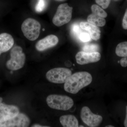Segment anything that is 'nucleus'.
<instances>
[{
  "label": "nucleus",
  "mask_w": 127,
  "mask_h": 127,
  "mask_svg": "<svg viewBox=\"0 0 127 127\" xmlns=\"http://www.w3.org/2000/svg\"><path fill=\"white\" fill-rule=\"evenodd\" d=\"M93 78L87 72H79L71 75L64 85V90L69 93L76 94L83 88L89 85Z\"/></svg>",
  "instance_id": "nucleus-1"
},
{
  "label": "nucleus",
  "mask_w": 127,
  "mask_h": 127,
  "mask_svg": "<svg viewBox=\"0 0 127 127\" xmlns=\"http://www.w3.org/2000/svg\"><path fill=\"white\" fill-rule=\"evenodd\" d=\"M48 106L57 110L67 111L73 106L74 102L71 98L66 95H51L46 98Z\"/></svg>",
  "instance_id": "nucleus-2"
},
{
  "label": "nucleus",
  "mask_w": 127,
  "mask_h": 127,
  "mask_svg": "<svg viewBox=\"0 0 127 127\" xmlns=\"http://www.w3.org/2000/svg\"><path fill=\"white\" fill-rule=\"evenodd\" d=\"M10 56V58L6 63L8 69L16 71L23 67L26 62V56L21 47L16 46L12 48L11 50Z\"/></svg>",
  "instance_id": "nucleus-3"
},
{
  "label": "nucleus",
  "mask_w": 127,
  "mask_h": 127,
  "mask_svg": "<svg viewBox=\"0 0 127 127\" xmlns=\"http://www.w3.org/2000/svg\"><path fill=\"white\" fill-rule=\"evenodd\" d=\"M41 28L39 22L32 18H27L22 24L21 30L24 36L30 41H35L38 38Z\"/></svg>",
  "instance_id": "nucleus-4"
},
{
  "label": "nucleus",
  "mask_w": 127,
  "mask_h": 127,
  "mask_svg": "<svg viewBox=\"0 0 127 127\" xmlns=\"http://www.w3.org/2000/svg\"><path fill=\"white\" fill-rule=\"evenodd\" d=\"M72 10L73 7L69 6L67 3L59 5L53 18V23L57 27L62 26L68 23L71 19Z\"/></svg>",
  "instance_id": "nucleus-5"
},
{
  "label": "nucleus",
  "mask_w": 127,
  "mask_h": 127,
  "mask_svg": "<svg viewBox=\"0 0 127 127\" xmlns=\"http://www.w3.org/2000/svg\"><path fill=\"white\" fill-rule=\"evenodd\" d=\"M72 75L70 69L63 67L53 68L47 72L46 77L52 83L62 84L65 83Z\"/></svg>",
  "instance_id": "nucleus-6"
},
{
  "label": "nucleus",
  "mask_w": 127,
  "mask_h": 127,
  "mask_svg": "<svg viewBox=\"0 0 127 127\" xmlns=\"http://www.w3.org/2000/svg\"><path fill=\"white\" fill-rule=\"evenodd\" d=\"M82 120L89 127H97L102 122V117L100 115L93 113L91 109L87 106L83 107L81 112Z\"/></svg>",
  "instance_id": "nucleus-7"
},
{
  "label": "nucleus",
  "mask_w": 127,
  "mask_h": 127,
  "mask_svg": "<svg viewBox=\"0 0 127 127\" xmlns=\"http://www.w3.org/2000/svg\"><path fill=\"white\" fill-rule=\"evenodd\" d=\"M30 119L23 113H18L10 119L0 123V127H26L30 125Z\"/></svg>",
  "instance_id": "nucleus-8"
},
{
  "label": "nucleus",
  "mask_w": 127,
  "mask_h": 127,
  "mask_svg": "<svg viewBox=\"0 0 127 127\" xmlns=\"http://www.w3.org/2000/svg\"><path fill=\"white\" fill-rule=\"evenodd\" d=\"M2 98L0 97V123L10 119L19 113L17 107L5 104L2 102Z\"/></svg>",
  "instance_id": "nucleus-9"
},
{
  "label": "nucleus",
  "mask_w": 127,
  "mask_h": 127,
  "mask_svg": "<svg viewBox=\"0 0 127 127\" xmlns=\"http://www.w3.org/2000/svg\"><path fill=\"white\" fill-rule=\"evenodd\" d=\"M76 61L79 65H83L99 61L101 55L99 52H87L81 51L77 53L76 55Z\"/></svg>",
  "instance_id": "nucleus-10"
},
{
  "label": "nucleus",
  "mask_w": 127,
  "mask_h": 127,
  "mask_svg": "<svg viewBox=\"0 0 127 127\" xmlns=\"http://www.w3.org/2000/svg\"><path fill=\"white\" fill-rule=\"evenodd\" d=\"M59 42L58 37L54 35H50L37 42L36 49L39 51H43L56 45Z\"/></svg>",
  "instance_id": "nucleus-11"
},
{
  "label": "nucleus",
  "mask_w": 127,
  "mask_h": 127,
  "mask_svg": "<svg viewBox=\"0 0 127 127\" xmlns=\"http://www.w3.org/2000/svg\"><path fill=\"white\" fill-rule=\"evenodd\" d=\"M14 43V39L11 35L5 32L0 34V56L10 50Z\"/></svg>",
  "instance_id": "nucleus-12"
},
{
  "label": "nucleus",
  "mask_w": 127,
  "mask_h": 127,
  "mask_svg": "<svg viewBox=\"0 0 127 127\" xmlns=\"http://www.w3.org/2000/svg\"><path fill=\"white\" fill-rule=\"evenodd\" d=\"M80 26L82 29L88 32L92 39L95 40L100 39L101 31L97 26L88 22H81Z\"/></svg>",
  "instance_id": "nucleus-13"
},
{
  "label": "nucleus",
  "mask_w": 127,
  "mask_h": 127,
  "mask_svg": "<svg viewBox=\"0 0 127 127\" xmlns=\"http://www.w3.org/2000/svg\"><path fill=\"white\" fill-rule=\"evenodd\" d=\"M59 120L62 125L64 127H79L77 119L73 115H64L61 117Z\"/></svg>",
  "instance_id": "nucleus-14"
},
{
  "label": "nucleus",
  "mask_w": 127,
  "mask_h": 127,
  "mask_svg": "<svg viewBox=\"0 0 127 127\" xmlns=\"http://www.w3.org/2000/svg\"><path fill=\"white\" fill-rule=\"evenodd\" d=\"M88 22L97 27H103L106 23V20L104 18L92 14L88 17Z\"/></svg>",
  "instance_id": "nucleus-15"
},
{
  "label": "nucleus",
  "mask_w": 127,
  "mask_h": 127,
  "mask_svg": "<svg viewBox=\"0 0 127 127\" xmlns=\"http://www.w3.org/2000/svg\"><path fill=\"white\" fill-rule=\"evenodd\" d=\"M116 55L120 57H127V41L119 43L116 50Z\"/></svg>",
  "instance_id": "nucleus-16"
},
{
  "label": "nucleus",
  "mask_w": 127,
  "mask_h": 127,
  "mask_svg": "<svg viewBox=\"0 0 127 127\" xmlns=\"http://www.w3.org/2000/svg\"><path fill=\"white\" fill-rule=\"evenodd\" d=\"M91 9H92L93 14L99 16L103 18H106L107 16L106 12L104 11L102 8H101L97 5L95 4L92 5L91 7Z\"/></svg>",
  "instance_id": "nucleus-17"
},
{
  "label": "nucleus",
  "mask_w": 127,
  "mask_h": 127,
  "mask_svg": "<svg viewBox=\"0 0 127 127\" xmlns=\"http://www.w3.org/2000/svg\"><path fill=\"white\" fill-rule=\"evenodd\" d=\"M47 6V2L46 0H38L35 7V10L37 12H42L46 9Z\"/></svg>",
  "instance_id": "nucleus-18"
},
{
  "label": "nucleus",
  "mask_w": 127,
  "mask_h": 127,
  "mask_svg": "<svg viewBox=\"0 0 127 127\" xmlns=\"http://www.w3.org/2000/svg\"><path fill=\"white\" fill-rule=\"evenodd\" d=\"M98 49V46L95 44H87L83 48L84 52L89 53L96 52Z\"/></svg>",
  "instance_id": "nucleus-19"
},
{
  "label": "nucleus",
  "mask_w": 127,
  "mask_h": 127,
  "mask_svg": "<svg viewBox=\"0 0 127 127\" xmlns=\"http://www.w3.org/2000/svg\"><path fill=\"white\" fill-rule=\"evenodd\" d=\"M81 29L78 24L77 23L73 24L71 27L72 33L74 36L78 37L79 34L82 32Z\"/></svg>",
  "instance_id": "nucleus-20"
},
{
  "label": "nucleus",
  "mask_w": 127,
  "mask_h": 127,
  "mask_svg": "<svg viewBox=\"0 0 127 127\" xmlns=\"http://www.w3.org/2000/svg\"><path fill=\"white\" fill-rule=\"evenodd\" d=\"M80 41L83 42H88L91 40V37L89 33L86 32H81L78 36Z\"/></svg>",
  "instance_id": "nucleus-21"
},
{
  "label": "nucleus",
  "mask_w": 127,
  "mask_h": 127,
  "mask_svg": "<svg viewBox=\"0 0 127 127\" xmlns=\"http://www.w3.org/2000/svg\"><path fill=\"white\" fill-rule=\"evenodd\" d=\"M111 0H95L96 3L103 9L107 8L110 4Z\"/></svg>",
  "instance_id": "nucleus-22"
},
{
  "label": "nucleus",
  "mask_w": 127,
  "mask_h": 127,
  "mask_svg": "<svg viewBox=\"0 0 127 127\" xmlns=\"http://www.w3.org/2000/svg\"><path fill=\"white\" fill-rule=\"evenodd\" d=\"M122 26L124 29L127 30V8L123 18Z\"/></svg>",
  "instance_id": "nucleus-23"
},
{
  "label": "nucleus",
  "mask_w": 127,
  "mask_h": 127,
  "mask_svg": "<svg viewBox=\"0 0 127 127\" xmlns=\"http://www.w3.org/2000/svg\"><path fill=\"white\" fill-rule=\"evenodd\" d=\"M120 63L121 65L123 67H126L127 66V57H124L122 58L120 61Z\"/></svg>",
  "instance_id": "nucleus-24"
},
{
  "label": "nucleus",
  "mask_w": 127,
  "mask_h": 127,
  "mask_svg": "<svg viewBox=\"0 0 127 127\" xmlns=\"http://www.w3.org/2000/svg\"><path fill=\"white\" fill-rule=\"evenodd\" d=\"M126 117H125V120H124V127H127V106L126 107Z\"/></svg>",
  "instance_id": "nucleus-25"
},
{
  "label": "nucleus",
  "mask_w": 127,
  "mask_h": 127,
  "mask_svg": "<svg viewBox=\"0 0 127 127\" xmlns=\"http://www.w3.org/2000/svg\"><path fill=\"white\" fill-rule=\"evenodd\" d=\"M32 127H47V126H42V125H37V124H36V125H33V126H32Z\"/></svg>",
  "instance_id": "nucleus-26"
},
{
  "label": "nucleus",
  "mask_w": 127,
  "mask_h": 127,
  "mask_svg": "<svg viewBox=\"0 0 127 127\" xmlns=\"http://www.w3.org/2000/svg\"><path fill=\"white\" fill-rule=\"evenodd\" d=\"M114 126H112V125H107V126H106V127H114Z\"/></svg>",
  "instance_id": "nucleus-27"
},
{
  "label": "nucleus",
  "mask_w": 127,
  "mask_h": 127,
  "mask_svg": "<svg viewBox=\"0 0 127 127\" xmlns=\"http://www.w3.org/2000/svg\"><path fill=\"white\" fill-rule=\"evenodd\" d=\"M79 127H84L83 126H79Z\"/></svg>",
  "instance_id": "nucleus-28"
},
{
  "label": "nucleus",
  "mask_w": 127,
  "mask_h": 127,
  "mask_svg": "<svg viewBox=\"0 0 127 127\" xmlns=\"http://www.w3.org/2000/svg\"></svg>",
  "instance_id": "nucleus-29"
}]
</instances>
